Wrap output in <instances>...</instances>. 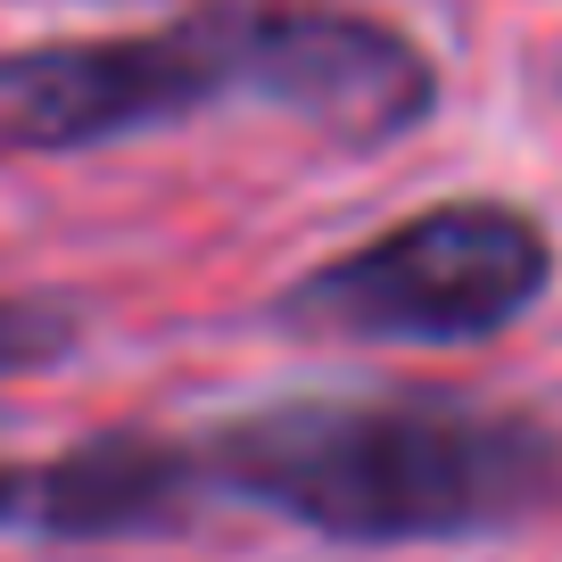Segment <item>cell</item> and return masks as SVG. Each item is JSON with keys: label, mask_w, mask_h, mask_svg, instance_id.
Masks as SVG:
<instances>
[{"label": "cell", "mask_w": 562, "mask_h": 562, "mask_svg": "<svg viewBox=\"0 0 562 562\" xmlns=\"http://www.w3.org/2000/svg\"><path fill=\"white\" fill-rule=\"evenodd\" d=\"M199 480L339 546H439L513 529L562 488V439L456 397H290L224 422Z\"/></svg>", "instance_id": "obj_1"}, {"label": "cell", "mask_w": 562, "mask_h": 562, "mask_svg": "<svg viewBox=\"0 0 562 562\" xmlns=\"http://www.w3.org/2000/svg\"><path fill=\"white\" fill-rule=\"evenodd\" d=\"M554 281V240L529 207L505 199H439L372 232L364 248L315 265L281 290L273 315L299 339H422V348H463L521 323Z\"/></svg>", "instance_id": "obj_2"}, {"label": "cell", "mask_w": 562, "mask_h": 562, "mask_svg": "<svg viewBox=\"0 0 562 562\" xmlns=\"http://www.w3.org/2000/svg\"><path fill=\"white\" fill-rule=\"evenodd\" d=\"M224 58V83L248 100L299 116L331 149H389L439 108V67L422 58L414 34L356 9H315V0H215L199 9Z\"/></svg>", "instance_id": "obj_3"}, {"label": "cell", "mask_w": 562, "mask_h": 562, "mask_svg": "<svg viewBox=\"0 0 562 562\" xmlns=\"http://www.w3.org/2000/svg\"><path fill=\"white\" fill-rule=\"evenodd\" d=\"M232 100L207 18L166 34H91L0 50V158H67Z\"/></svg>", "instance_id": "obj_4"}, {"label": "cell", "mask_w": 562, "mask_h": 562, "mask_svg": "<svg viewBox=\"0 0 562 562\" xmlns=\"http://www.w3.org/2000/svg\"><path fill=\"white\" fill-rule=\"evenodd\" d=\"M199 463L149 430H108L50 463L0 472V529H34V538H133L158 529L191 505Z\"/></svg>", "instance_id": "obj_5"}, {"label": "cell", "mask_w": 562, "mask_h": 562, "mask_svg": "<svg viewBox=\"0 0 562 562\" xmlns=\"http://www.w3.org/2000/svg\"><path fill=\"white\" fill-rule=\"evenodd\" d=\"M75 323L58 315V306L42 299H0V372H25V364H50V356H67Z\"/></svg>", "instance_id": "obj_6"}]
</instances>
